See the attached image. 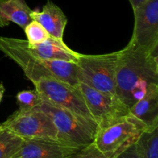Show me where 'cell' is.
<instances>
[{"label":"cell","instance_id":"obj_1","mask_svg":"<svg viewBox=\"0 0 158 158\" xmlns=\"http://www.w3.org/2000/svg\"><path fill=\"white\" fill-rule=\"evenodd\" d=\"M158 85V53L132 40L120 50L116 72V95L128 108Z\"/></svg>","mask_w":158,"mask_h":158},{"label":"cell","instance_id":"obj_2","mask_svg":"<svg viewBox=\"0 0 158 158\" xmlns=\"http://www.w3.org/2000/svg\"><path fill=\"white\" fill-rule=\"evenodd\" d=\"M53 122L57 131V139L80 149L94 141L98 125L70 110L42 101L38 106Z\"/></svg>","mask_w":158,"mask_h":158},{"label":"cell","instance_id":"obj_3","mask_svg":"<svg viewBox=\"0 0 158 158\" xmlns=\"http://www.w3.org/2000/svg\"><path fill=\"white\" fill-rule=\"evenodd\" d=\"M147 126L132 114L99 127L94 143L108 158H114L134 144Z\"/></svg>","mask_w":158,"mask_h":158},{"label":"cell","instance_id":"obj_4","mask_svg":"<svg viewBox=\"0 0 158 158\" xmlns=\"http://www.w3.org/2000/svg\"><path fill=\"white\" fill-rule=\"evenodd\" d=\"M120 50L106 54L80 53L77 64L80 81L110 95H116V72Z\"/></svg>","mask_w":158,"mask_h":158},{"label":"cell","instance_id":"obj_5","mask_svg":"<svg viewBox=\"0 0 158 158\" xmlns=\"http://www.w3.org/2000/svg\"><path fill=\"white\" fill-rule=\"evenodd\" d=\"M33 85L43 101L61 106L80 117L96 122L79 87H74L52 77L41 79Z\"/></svg>","mask_w":158,"mask_h":158},{"label":"cell","instance_id":"obj_6","mask_svg":"<svg viewBox=\"0 0 158 158\" xmlns=\"http://www.w3.org/2000/svg\"><path fill=\"white\" fill-rule=\"evenodd\" d=\"M1 124L23 140H58L53 122L39 107L28 110H19Z\"/></svg>","mask_w":158,"mask_h":158},{"label":"cell","instance_id":"obj_7","mask_svg":"<svg viewBox=\"0 0 158 158\" xmlns=\"http://www.w3.org/2000/svg\"><path fill=\"white\" fill-rule=\"evenodd\" d=\"M0 51L13 60L32 83L41 79L52 77L45 67L43 60L38 58L30 50L27 40L0 36Z\"/></svg>","mask_w":158,"mask_h":158},{"label":"cell","instance_id":"obj_8","mask_svg":"<svg viewBox=\"0 0 158 158\" xmlns=\"http://www.w3.org/2000/svg\"><path fill=\"white\" fill-rule=\"evenodd\" d=\"M134 27L131 40L153 53H158V0H146L133 9Z\"/></svg>","mask_w":158,"mask_h":158},{"label":"cell","instance_id":"obj_9","mask_svg":"<svg viewBox=\"0 0 158 158\" xmlns=\"http://www.w3.org/2000/svg\"><path fill=\"white\" fill-rule=\"evenodd\" d=\"M79 88L98 127L131 114L129 108L115 96L100 92L83 83Z\"/></svg>","mask_w":158,"mask_h":158},{"label":"cell","instance_id":"obj_10","mask_svg":"<svg viewBox=\"0 0 158 158\" xmlns=\"http://www.w3.org/2000/svg\"><path fill=\"white\" fill-rule=\"evenodd\" d=\"M80 148L59 140H24L19 151L12 158H69Z\"/></svg>","mask_w":158,"mask_h":158},{"label":"cell","instance_id":"obj_11","mask_svg":"<svg viewBox=\"0 0 158 158\" xmlns=\"http://www.w3.org/2000/svg\"><path fill=\"white\" fill-rule=\"evenodd\" d=\"M31 18L38 22L49 32L50 36L63 40L67 17L59 6L48 0L42 11H32Z\"/></svg>","mask_w":158,"mask_h":158},{"label":"cell","instance_id":"obj_12","mask_svg":"<svg viewBox=\"0 0 158 158\" xmlns=\"http://www.w3.org/2000/svg\"><path fill=\"white\" fill-rule=\"evenodd\" d=\"M29 48L38 58L44 60H63L77 63L79 52H75L63 42V40L50 36L46 41L35 45H29Z\"/></svg>","mask_w":158,"mask_h":158},{"label":"cell","instance_id":"obj_13","mask_svg":"<svg viewBox=\"0 0 158 158\" xmlns=\"http://www.w3.org/2000/svg\"><path fill=\"white\" fill-rule=\"evenodd\" d=\"M130 113L148 128L158 127V85L150 88L148 93L130 108Z\"/></svg>","mask_w":158,"mask_h":158},{"label":"cell","instance_id":"obj_14","mask_svg":"<svg viewBox=\"0 0 158 158\" xmlns=\"http://www.w3.org/2000/svg\"><path fill=\"white\" fill-rule=\"evenodd\" d=\"M32 11L25 0H0V27L12 22L24 29L32 20Z\"/></svg>","mask_w":158,"mask_h":158},{"label":"cell","instance_id":"obj_15","mask_svg":"<svg viewBox=\"0 0 158 158\" xmlns=\"http://www.w3.org/2000/svg\"><path fill=\"white\" fill-rule=\"evenodd\" d=\"M43 64L52 77L74 87H79L80 70L77 63L63 60H44Z\"/></svg>","mask_w":158,"mask_h":158},{"label":"cell","instance_id":"obj_16","mask_svg":"<svg viewBox=\"0 0 158 158\" xmlns=\"http://www.w3.org/2000/svg\"><path fill=\"white\" fill-rule=\"evenodd\" d=\"M134 144L140 158H158V127L147 128Z\"/></svg>","mask_w":158,"mask_h":158},{"label":"cell","instance_id":"obj_17","mask_svg":"<svg viewBox=\"0 0 158 158\" xmlns=\"http://www.w3.org/2000/svg\"><path fill=\"white\" fill-rule=\"evenodd\" d=\"M24 140L0 124V158H12L18 152Z\"/></svg>","mask_w":158,"mask_h":158},{"label":"cell","instance_id":"obj_18","mask_svg":"<svg viewBox=\"0 0 158 158\" xmlns=\"http://www.w3.org/2000/svg\"><path fill=\"white\" fill-rule=\"evenodd\" d=\"M27 42L29 45H35L46 41L50 37L49 32L40 23L32 19L24 29Z\"/></svg>","mask_w":158,"mask_h":158},{"label":"cell","instance_id":"obj_19","mask_svg":"<svg viewBox=\"0 0 158 158\" xmlns=\"http://www.w3.org/2000/svg\"><path fill=\"white\" fill-rule=\"evenodd\" d=\"M19 110H28L38 107L42 103V99L35 90H23L16 95Z\"/></svg>","mask_w":158,"mask_h":158},{"label":"cell","instance_id":"obj_20","mask_svg":"<svg viewBox=\"0 0 158 158\" xmlns=\"http://www.w3.org/2000/svg\"><path fill=\"white\" fill-rule=\"evenodd\" d=\"M69 158H108L106 157L93 142L90 144L79 150Z\"/></svg>","mask_w":158,"mask_h":158},{"label":"cell","instance_id":"obj_21","mask_svg":"<svg viewBox=\"0 0 158 158\" xmlns=\"http://www.w3.org/2000/svg\"><path fill=\"white\" fill-rule=\"evenodd\" d=\"M114 158H140V157L136 151L135 144H133Z\"/></svg>","mask_w":158,"mask_h":158},{"label":"cell","instance_id":"obj_22","mask_svg":"<svg viewBox=\"0 0 158 158\" xmlns=\"http://www.w3.org/2000/svg\"><path fill=\"white\" fill-rule=\"evenodd\" d=\"M146 0H129L130 3H131L132 9H135V8L139 7L141 4H143Z\"/></svg>","mask_w":158,"mask_h":158},{"label":"cell","instance_id":"obj_23","mask_svg":"<svg viewBox=\"0 0 158 158\" xmlns=\"http://www.w3.org/2000/svg\"><path fill=\"white\" fill-rule=\"evenodd\" d=\"M4 93H5V87H4V86H3L2 83V82H0V103H1L2 100Z\"/></svg>","mask_w":158,"mask_h":158}]
</instances>
